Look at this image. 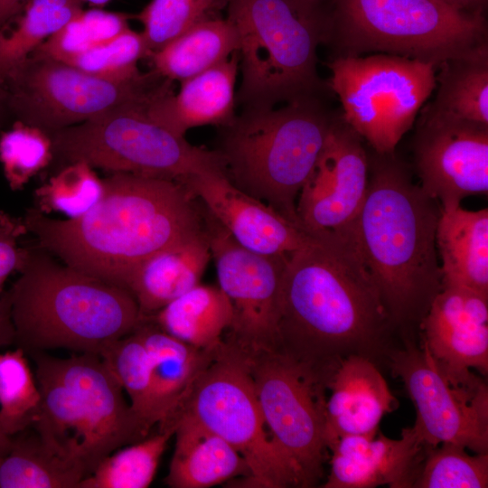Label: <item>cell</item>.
<instances>
[{"mask_svg":"<svg viewBox=\"0 0 488 488\" xmlns=\"http://www.w3.org/2000/svg\"><path fill=\"white\" fill-rule=\"evenodd\" d=\"M395 329L350 235H310L286 260L280 286L277 351L327 387L352 355H388Z\"/></svg>","mask_w":488,"mask_h":488,"instance_id":"obj_1","label":"cell"},{"mask_svg":"<svg viewBox=\"0 0 488 488\" xmlns=\"http://www.w3.org/2000/svg\"><path fill=\"white\" fill-rule=\"evenodd\" d=\"M98 203L57 220L31 208L23 218L38 248L67 266L126 288L155 253L205 232L204 208L180 182L113 173Z\"/></svg>","mask_w":488,"mask_h":488,"instance_id":"obj_2","label":"cell"},{"mask_svg":"<svg viewBox=\"0 0 488 488\" xmlns=\"http://www.w3.org/2000/svg\"><path fill=\"white\" fill-rule=\"evenodd\" d=\"M369 161L364 202L347 232L395 327H419L442 289L436 232L440 207L393 155Z\"/></svg>","mask_w":488,"mask_h":488,"instance_id":"obj_3","label":"cell"},{"mask_svg":"<svg viewBox=\"0 0 488 488\" xmlns=\"http://www.w3.org/2000/svg\"><path fill=\"white\" fill-rule=\"evenodd\" d=\"M9 289L17 347L26 354L52 349L100 353L143 321L131 293L26 249Z\"/></svg>","mask_w":488,"mask_h":488,"instance_id":"obj_4","label":"cell"},{"mask_svg":"<svg viewBox=\"0 0 488 488\" xmlns=\"http://www.w3.org/2000/svg\"><path fill=\"white\" fill-rule=\"evenodd\" d=\"M336 117L318 95L301 97L280 108H244L221 127L215 150L222 172L236 187L299 224L298 196Z\"/></svg>","mask_w":488,"mask_h":488,"instance_id":"obj_5","label":"cell"},{"mask_svg":"<svg viewBox=\"0 0 488 488\" xmlns=\"http://www.w3.org/2000/svg\"><path fill=\"white\" fill-rule=\"evenodd\" d=\"M29 355L41 393L31 427L56 454L79 465L85 477L117 449L149 435L99 355Z\"/></svg>","mask_w":488,"mask_h":488,"instance_id":"obj_6","label":"cell"},{"mask_svg":"<svg viewBox=\"0 0 488 488\" xmlns=\"http://www.w3.org/2000/svg\"><path fill=\"white\" fill-rule=\"evenodd\" d=\"M226 18L239 37L244 108L319 95L317 49L326 43L330 0H228Z\"/></svg>","mask_w":488,"mask_h":488,"instance_id":"obj_7","label":"cell"},{"mask_svg":"<svg viewBox=\"0 0 488 488\" xmlns=\"http://www.w3.org/2000/svg\"><path fill=\"white\" fill-rule=\"evenodd\" d=\"M335 57L384 52L433 63L488 42L484 14L443 0H330Z\"/></svg>","mask_w":488,"mask_h":488,"instance_id":"obj_8","label":"cell"},{"mask_svg":"<svg viewBox=\"0 0 488 488\" xmlns=\"http://www.w3.org/2000/svg\"><path fill=\"white\" fill-rule=\"evenodd\" d=\"M180 414L191 416L242 455L250 471L249 487H305L298 467L266 427L245 354L235 345L222 341L168 427Z\"/></svg>","mask_w":488,"mask_h":488,"instance_id":"obj_9","label":"cell"},{"mask_svg":"<svg viewBox=\"0 0 488 488\" xmlns=\"http://www.w3.org/2000/svg\"><path fill=\"white\" fill-rule=\"evenodd\" d=\"M132 105L48 133L53 156L85 162L113 173L179 182L206 169L221 168L217 151L190 144Z\"/></svg>","mask_w":488,"mask_h":488,"instance_id":"obj_10","label":"cell"},{"mask_svg":"<svg viewBox=\"0 0 488 488\" xmlns=\"http://www.w3.org/2000/svg\"><path fill=\"white\" fill-rule=\"evenodd\" d=\"M172 83L152 70L128 80L102 78L36 52L4 80L9 114L47 133L123 107L147 106Z\"/></svg>","mask_w":488,"mask_h":488,"instance_id":"obj_11","label":"cell"},{"mask_svg":"<svg viewBox=\"0 0 488 488\" xmlns=\"http://www.w3.org/2000/svg\"><path fill=\"white\" fill-rule=\"evenodd\" d=\"M327 66L342 118L379 155L394 153L436 86L433 63L399 55L334 57Z\"/></svg>","mask_w":488,"mask_h":488,"instance_id":"obj_12","label":"cell"},{"mask_svg":"<svg viewBox=\"0 0 488 488\" xmlns=\"http://www.w3.org/2000/svg\"><path fill=\"white\" fill-rule=\"evenodd\" d=\"M243 353L269 434L298 467L305 487L314 486L327 450L326 385L279 351Z\"/></svg>","mask_w":488,"mask_h":488,"instance_id":"obj_13","label":"cell"},{"mask_svg":"<svg viewBox=\"0 0 488 488\" xmlns=\"http://www.w3.org/2000/svg\"><path fill=\"white\" fill-rule=\"evenodd\" d=\"M387 356L392 375L415 404L414 425L427 446L453 443L488 453V388L482 378L470 384L450 382L427 351L409 338Z\"/></svg>","mask_w":488,"mask_h":488,"instance_id":"obj_14","label":"cell"},{"mask_svg":"<svg viewBox=\"0 0 488 488\" xmlns=\"http://www.w3.org/2000/svg\"><path fill=\"white\" fill-rule=\"evenodd\" d=\"M205 230L220 288L233 318L226 342L243 352L277 351L278 301L287 258L249 250L238 244L204 208Z\"/></svg>","mask_w":488,"mask_h":488,"instance_id":"obj_15","label":"cell"},{"mask_svg":"<svg viewBox=\"0 0 488 488\" xmlns=\"http://www.w3.org/2000/svg\"><path fill=\"white\" fill-rule=\"evenodd\" d=\"M421 189L441 209L488 192V126L437 110L421 113L414 140Z\"/></svg>","mask_w":488,"mask_h":488,"instance_id":"obj_16","label":"cell"},{"mask_svg":"<svg viewBox=\"0 0 488 488\" xmlns=\"http://www.w3.org/2000/svg\"><path fill=\"white\" fill-rule=\"evenodd\" d=\"M369 157L361 137L337 116L324 151L296 202L301 227L309 234L343 233L364 202Z\"/></svg>","mask_w":488,"mask_h":488,"instance_id":"obj_17","label":"cell"},{"mask_svg":"<svg viewBox=\"0 0 488 488\" xmlns=\"http://www.w3.org/2000/svg\"><path fill=\"white\" fill-rule=\"evenodd\" d=\"M422 346L454 384H469L488 372V296L443 286L419 324Z\"/></svg>","mask_w":488,"mask_h":488,"instance_id":"obj_18","label":"cell"},{"mask_svg":"<svg viewBox=\"0 0 488 488\" xmlns=\"http://www.w3.org/2000/svg\"><path fill=\"white\" fill-rule=\"evenodd\" d=\"M179 182L249 250L287 258L310 239L299 224L236 187L220 167L192 174Z\"/></svg>","mask_w":488,"mask_h":488,"instance_id":"obj_19","label":"cell"},{"mask_svg":"<svg viewBox=\"0 0 488 488\" xmlns=\"http://www.w3.org/2000/svg\"><path fill=\"white\" fill-rule=\"evenodd\" d=\"M427 445L414 425L401 438L345 436L331 447L330 471L324 488H412Z\"/></svg>","mask_w":488,"mask_h":488,"instance_id":"obj_20","label":"cell"},{"mask_svg":"<svg viewBox=\"0 0 488 488\" xmlns=\"http://www.w3.org/2000/svg\"><path fill=\"white\" fill-rule=\"evenodd\" d=\"M327 389L331 392L325 403L327 450L345 436H375L382 418L399 407L375 362L360 355L339 363Z\"/></svg>","mask_w":488,"mask_h":488,"instance_id":"obj_21","label":"cell"},{"mask_svg":"<svg viewBox=\"0 0 488 488\" xmlns=\"http://www.w3.org/2000/svg\"><path fill=\"white\" fill-rule=\"evenodd\" d=\"M239 53L181 82L175 94L170 88L154 98L145 112L173 133L184 136L192 128L213 125L225 127L235 117V85Z\"/></svg>","mask_w":488,"mask_h":488,"instance_id":"obj_22","label":"cell"},{"mask_svg":"<svg viewBox=\"0 0 488 488\" xmlns=\"http://www.w3.org/2000/svg\"><path fill=\"white\" fill-rule=\"evenodd\" d=\"M151 359L150 425L165 430L193 381L219 348L192 347L160 329L149 319L136 328Z\"/></svg>","mask_w":488,"mask_h":488,"instance_id":"obj_23","label":"cell"},{"mask_svg":"<svg viewBox=\"0 0 488 488\" xmlns=\"http://www.w3.org/2000/svg\"><path fill=\"white\" fill-rule=\"evenodd\" d=\"M172 427L175 446L164 483L171 488H209L250 471L242 455L193 418L180 414Z\"/></svg>","mask_w":488,"mask_h":488,"instance_id":"obj_24","label":"cell"},{"mask_svg":"<svg viewBox=\"0 0 488 488\" xmlns=\"http://www.w3.org/2000/svg\"><path fill=\"white\" fill-rule=\"evenodd\" d=\"M211 258L205 232L165 248L142 262L126 283L143 319L200 284Z\"/></svg>","mask_w":488,"mask_h":488,"instance_id":"obj_25","label":"cell"},{"mask_svg":"<svg viewBox=\"0 0 488 488\" xmlns=\"http://www.w3.org/2000/svg\"><path fill=\"white\" fill-rule=\"evenodd\" d=\"M436 243L442 287L461 286L488 296V210L440 208Z\"/></svg>","mask_w":488,"mask_h":488,"instance_id":"obj_26","label":"cell"},{"mask_svg":"<svg viewBox=\"0 0 488 488\" xmlns=\"http://www.w3.org/2000/svg\"><path fill=\"white\" fill-rule=\"evenodd\" d=\"M83 478L79 465L56 454L31 427L0 446V488H78Z\"/></svg>","mask_w":488,"mask_h":488,"instance_id":"obj_27","label":"cell"},{"mask_svg":"<svg viewBox=\"0 0 488 488\" xmlns=\"http://www.w3.org/2000/svg\"><path fill=\"white\" fill-rule=\"evenodd\" d=\"M232 318L231 303L220 286L200 283L147 319L192 347L212 349L222 343Z\"/></svg>","mask_w":488,"mask_h":488,"instance_id":"obj_28","label":"cell"},{"mask_svg":"<svg viewBox=\"0 0 488 488\" xmlns=\"http://www.w3.org/2000/svg\"><path fill=\"white\" fill-rule=\"evenodd\" d=\"M239 46L232 23L219 17L195 25L145 58L158 76L182 82L229 59Z\"/></svg>","mask_w":488,"mask_h":488,"instance_id":"obj_29","label":"cell"},{"mask_svg":"<svg viewBox=\"0 0 488 488\" xmlns=\"http://www.w3.org/2000/svg\"><path fill=\"white\" fill-rule=\"evenodd\" d=\"M436 94L429 105L459 118L488 126V42L436 68Z\"/></svg>","mask_w":488,"mask_h":488,"instance_id":"obj_30","label":"cell"},{"mask_svg":"<svg viewBox=\"0 0 488 488\" xmlns=\"http://www.w3.org/2000/svg\"><path fill=\"white\" fill-rule=\"evenodd\" d=\"M82 10L80 0H27L15 24L0 28V80ZM15 16V17H16Z\"/></svg>","mask_w":488,"mask_h":488,"instance_id":"obj_31","label":"cell"},{"mask_svg":"<svg viewBox=\"0 0 488 488\" xmlns=\"http://www.w3.org/2000/svg\"><path fill=\"white\" fill-rule=\"evenodd\" d=\"M174 429L158 431L106 456L78 488H146Z\"/></svg>","mask_w":488,"mask_h":488,"instance_id":"obj_32","label":"cell"},{"mask_svg":"<svg viewBox=\"0 0 488 488\" xmlns=\"http://www.w3.org/2000/svg\"><path fill=\"white\" fill-rule=\"evenodd\" d=\"M228 0H151L135 18L148 53L162 49L195 25L221 17Z\"/></svg>","mask_w":488,"mask_h":488,"instance_id":"obj_33","label":"cell"},{"mask_svg":"<svg viewBox=\"0 0 488 488\" xmlns=\"http://www.w3.org/2000/svg\"><path fill=\"white\" fill-rule=\"evenodd\" d=\"M137 328V327H136ZM136 328L111 343L100 357L130 400V408L150 434L151 359Z\"/></svg>","mask_w":488,"mask_h":488,"instance_id":"obj_34","label":"cell"},{"mask_svg":"<svg viewBox=\"0 0 488 488\" xmlns=\"http://www.w3.org/2000/svg\"><path fill=\"white\" fill-rule=\"evenodd\" d=\"M488 453L470 455L453 443L427 446L412 488H486Z\"/></svg>","mask_w":488,"mask_h":488,"instance_id":"obj_35","label":"cell"},{"mask_svg":"<svg viewBox=\"0 0 488 488\" xmlns=\"http://www.w3.org/2000/svg\"><path fill=\"white\" fill-rule=\"evenodd\" d=\"M85 162L68 164L35 190V208L47 214L61 212L69 219L82 216L100 200L104 185Z\"/></svg>","mask_w":488,"mask_h":488,"instance_id":"obj_36","label":"cell"},{"mask_svg":"<svg viewBox=\"0 0 488 488\" xmlns=\"http://www.w3.org/2000/svg\"><path fill=\"white\" fill-rule=\"evenodd\" d=\"M128 19L122 13L82 9L33 52L63 61L117 36L129 27Z\"/></svg>","mask_w":488,"mask_h":488,"instance_id":"obj_37","label":"cell"},{"mask_svg":"<svg viewBox=\"0 0 488 488\" xmlns=\"http://www.w3.org/2000/svg\"><path fill=\"white\" fill-rule=\"evenodd\" d=\"M52 158L51 136L39 127L16 120L0 135V162L12 190L22 189Z\"/></svg>","mask_w":488,"mask_h":488,"instance_id":"obj_38","label":"cell"},{"mask_svg":"<svg viewBox=\"0 0 488 488\" xmlns=\"http://www.w3.org/2000/svg\"><path fill=\"white\" fill-rule=\"evenodd\" d=\"M147 54L142 33L128 27L112 39L61 61L99 77L128 80L143 73L137 62Z\"/></svg>","mask_w":488,"mask_h":488,"instance_id":"obj_39","label":"cell"},{"mask_svg":"<svg viewBox=\"0 0 488 488\" xmlns=\"http://www.w3.org/2000/svg\"><path fill=\"white\" fill-rule=\"evenodd\" d=\"M25 354L20 347L0 353V412L22 429L31 427L41 401Z\"/></svg>","mask_w":488,"mask_h":488,"instance_id":"obj_40","label":"cell"},{"mask_svg":"<svg viewBox=\"0 0 488 488\" xmlns=\"http://www.w3.org/2000/svg\"><path fill=\"white\" fill-rule=\"evenodd\" d=\"M26 232L23 219L0 211V294L7 277L19 271L23 264L26 249L19 248L17 241Z\"/></svg>","mask_w":488,"mask_h":488,"instance_id":"obj_41","label":"cell"},{"mask_svg":"<svg viewBox=\"0 0 488 488\" xmlns=\"http://www.w3.org/2000/svg\"><path fill=\"white\" fill-rule=\"evenodd\" d=\"M15 342V329L12 318V301L9 290L0 296V348Z\"/></svg>","mask_w":488,"mask_h":488,"instance_id":"obj_42","label":"cell"},{"mask_svg":"<svg viewBox=\"0 0 488 488\" xmlns=\"http://www.w3.org/2000/svg\"><path fill=\"white\" fill-rule=\"evenodd\" d=\"M26 2L27 0H0V28L12 21Z\"/></svg>","mask_w":488,"mask_h":488,"instance_id":"obj_43","label":"cell"},{"mask_svg":"<svg viewBox=\"0 0 488 488\" xmlns=\"http://www.w3.org/2000/svg\"><path fill=\"white\" fill-rule=\"evenodd\" d=\"M458 10L484 14L487 0H443Z\"/></svg>","mask_w":488,"mask_h":488,"instance_id":"obj_44","label":"cell"},{"mask_svg":"<svg viewBox=\"0 0 488 488\" xmlns=\"http://www.w3.org/2000/svg\"><path fill=\"white\" fill-rule=\"evenodd\" d=\"M20 430L23 429L0 412V446L9 435Z\"/></svg>","mask_w":488,"mask_h":488,"instance_id":"obj_45","label":"cell"},{"mask_svg":"<svg viewBox=\"0 0 488 488\" xmlns=\"http://www.w3.org/2000/svg\"><path fill=\"white\" fill-rule=\"evenodd\" d=\"M10 116L7 102L6 92L3 81L0 80V127L5 123V119Z\"/></svg>","mask_w":488,"mask_h":488,"instance_id":"obj_46","label":"cell"},{"mask_svg":"<svg viewBox=\"0 0 488 488\" xmlns=\"http://www.w3.org/2000/svg\"><path fill=\"white\" fill-rule=\"evenodd\" d=\"M82 4L84 2L89 3L94 5H104L108 3L110 0H80Z\"/></svg>","mask_w":488,"mask_h":488,"instance_id":"obj_47","label":"cell"},{"mask_svg":"<svg viewBox=\"0 0 488 488\" xmlns=\"http://www.w3.org/2000/svg\"><path fill=\"white\" fill-rule=\"evenodd\" d=\"M324 1H328V0H324Z\"/></svg>","mask_w":488,"mask_h":488,"instance_id":"obj_48","label":"cell"}]
</instances>
